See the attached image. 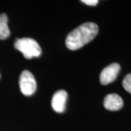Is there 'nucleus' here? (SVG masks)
Here are the masks:
<instances>
[{"label":"nucleus","instance_id":"6e6552de","mask_svg":"<svg viewBox=\"0 0 131 131\" xmlns=\"http://www.w3.org/2000/svg\"><path fill=\"white\" fill-rule=\"evenodd\" d=\"M122 86L126 91L131 94V74L125 76L122 81Z\"/></svg>","mask_w":131,"mask_h":131},{"label":"nucleus","instance_id":"423d86ee","mask_svg":"<svg viewBox=\"0 0 131 131\" xmlns=\"http://www.w3.org/2000/svg\"><path fill=\"white\" fill-rule=\"evenodd\" d=\"M123 100L117 94L112 93L107 95L103 101V106L105 108L109 111H117L123 106Z\"/></svg>","mask_w":131,"mask_h":131},{"label":"nucleus","instance_id":"0eeeda50","mask_svg":"<svg viewBox=\"0 0 131 131\" xmlns=\"http://www.w3.org/2000/svg\"><path fill=\"white\" fill-rule=\"evenodd\" d=\"M7 21L8 18L7 15L5 13L0 15V39H5L9 37L10 34Z\"/></svg>","mask_w":131,"mask_h":131},{"label":"nucleus","instance_id":"39448f33","mask_svg":"<svg viewBox=\"0 0 131 131\" xmlns=\"http://www.w3.org/2000/svg\"><path fill=\"white\" fill-rule=\"evenodd\" d=\"M67 93L63 90H58L53 95L52 98L51 105L52 109L57 113H63L66 108V103L67 100Z\"/></svg>","mask_w":131,"mask_h":131},{"label":"nucleus","instance_id":"f03ea898","mask_svg":"<svg viewBox=\"0 0 131 131\" xmlns=\"http://www.w3.org/2000/svg\"><path fill=\"white\" fill-rule=\"evenodd\" d=\"M14 46L15 49L21 52L24 58L27 59L40 56L42 53L41 47L37 42L31 38L18 39L15 42Z\"/></svg>","mask_w":131,"mask_h":131},{"label":"nucleus","instance_id":"7ed1b4c3","mask_svg":"<svg viewBox=\"0 0 131 131\" xmlns=\"http://www.w3.org/2000/svg\"><path fill=\"white\" fill-rule=\"evenodd\" d=\"M20 88L24 95L30 96L35 93L37 89V82L34 75L29 71H24L20 77Z\"/></svg>","mask_w":131,"mask_h":131},{"label":"nucleus","instance_id":"f257e3e1","mask_svg":"<svg viewBox=\"0 0 131 131\" xmlns=\"http://www.w3.org/2000/svg\"><path fill=\"white\" fill-rule=\"evenodd\" d=\"M98 32V25L85 23L70 32L66 39V45L71 50H77L92 41Z\"/></svg>","mask_w":131,"mask_h":131},{"label":"nucleus","instance_id":"9d476101","mask_svg":"<svg viewBox=\"0 0 131 131\" xmlns=\"http://www.w3.org/2000/svg\"><path fill=\"white\" fill-rule=\"evenodd\" d=\"M0 78H1V74H0Z\"/></svg>","mask_w":131,"mask_h":131},{"label":"nucleus","instance_id":"20e7f679","mask_svg":"<svg viewBox=\"0 0 131 131\" xmlns=\"http://www.w3.org/2000/svg\"><path fill=\"white\" fill-rule=\"evenodd\" d=\"M119 71L120 66L117 63H114L105 67L100 74V82L103 85L112 82L116 80Z\"/></svg>","mask_w":131,"mask_h":131},{"label":"nucleus","instance_id":"1a4fd4ad","mask_svg":"<svg viewBox=\"0 0 131 131\" xmlns=\"http://www.w3.org/2000/svg\"><path fill=\"white\" fill-rule=\"evenodd\" d=\"M82 2L89 6H95L98 5V0H82Z\"/></svg>","mask_w":131,"mask_h":131}]
</instances>
